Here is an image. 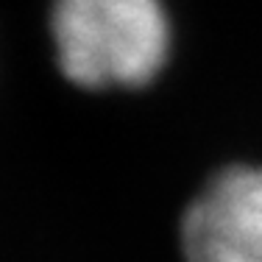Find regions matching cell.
I'll return each mask as SVG.
<instances>
[{
  "label": "cell",
  "mask_w": 262,
  "mask_h": 262,
  "mask_svg": "<svg viewBox=\"0 0 262 262\" xmlns=\"http://www.w3.org/2000/svg\"><path fill=\"white\" fill-rule=\"evenodd\" d=\"M51 31L61 73L86 90L151 84L170 51L162 0H56Z\"/></svg>",
  "instance_id": "cell-1"
},
{
  "label": "cell",
  "mask_w": 262,
  "mask_h": 262,
  "mask_svg": "<svg viewBox=\"0 0 262 262\" xmlns=\"http://www.w3.org/2000/svg\"><path fill=\"white\" fill-rule=\"evenodd\" d=\"M187 262H262V167L209 179L182 221Z\"/></svg>",
  "instance_id": "cell-2"
}]
</instances>
